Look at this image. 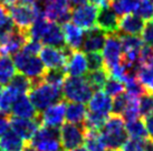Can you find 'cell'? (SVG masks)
I'll return each instance as SVG.
<instances>
[{"label": "cell", "mask_w": 153, "mask_h": 151, "mask_svg": "<svg viewBox=\"0 0 153 151\" xmlns=\"http://www.w3.org/2000/svg\"><path fill=\"white\" fill-rule=\"evenodd\" d=\"M28 40H30L28 34L15 28L10 34L0 38V57L17 54Z\"/></svg>", "instance_id": "7c38bea8"}, {"label": "cell", "mask_w": 153, "mask_h": 151, "mask_svg": "<svg viewBox=\"0 0 153 151\" xmlns=\"http://www.w3.org/2000/svg\"><path fill=\"white\" fill-rule=\"evenodd\" d=\"M144 27V20L136 15H125L121 18L119 23V32L123 34L137 36L142 32Z\"/></svg>", "instance_id": "7402d4cb"}, {"label": "cell", "mask_w": 153, "mask_h": 151, "mask_svg": "<svg viewBox=\"0 0 153 151\" xmlns=\"http://www.w3.org/2000/svg\"><path fill=\"white\" fill-rule=\"evenodd\" d=\"M19 96L16 91H13L10 87L2 89L0 93V111L7 114H10V109L13 106L15 99Z\"/></svg>", "instance_id": "1f68e13d"}, {"label": "cell", "mask_w": 153, "mask_h": 151, "mask_svg": "<svg viewBox=\"0 0 153 151\" xmlns=\"http://www.w3.org/2000/svg\"><path fill=\"white\" fill-rule=\"evenodd\" d=\"M124 87L126 89V93H128V96L134 97V98H140V97L146 91L144 89V87H143V86L141 84L140 81L137 80V78H134V79L125 81Z\"/></svg>", "instance_id": "60d3db41"}, {"label": "cell", "mask_w": 153, "mask_h": 151, "mask_svg": "<svg viewBox=\"0 0 153 151\" xmlns=\"http://www.w3.org/2000/svg\"><path fill=\"white\" fill-rule=\"evenodd\" d=\"M117 34H119L120 39H121L122 51L123 52L128 50H134V49H141L142 47L144 46V42L142 40V38H140L139 36L123 34H120V32H117Z\"/></svg>", "instance_id": "d6a6232c"}, {"label": "cell", "mask_w": 153, "mask_h": 151, "mask_svg": "<svg viewBox=\"0 0 153 151\" xmlns=\"http://www.w3.org/2000/svg\"><path fill=\"white\" fill-rule=\"evenodd\" d=\"M35 84L36 82L34 80L29 79L28 77H26L22 73H18V75L13 76V78L8 84V87H10L18 95H27V93H29Z\"/></svg>", "instance_id": "d4e9b609"}, {"label": "cell", "mask_w": 153, "mask_h": 151, "mask_svg": "<svg viewBox=\"0 0 153 151\" xmlns=\"http://www.w3.org/2000/svg\"><path fill=\"white\" fill-rule=\"evenodd\" d=\"M101 136L105 147L108 149L120 150L123 143L128 140V132L125 129V122L121 116L111 114L105 125L101 129Z\"/></svg>", "instance_id": "7a4b0ae2"}, {"label": "cell", "mask_w": 153, "mask_h": 151, "mask_svg": "<svg viewBox=\"0 0 153 151\" xmlns=\"http://www.w3.org/2000/svg\"><path fill=\"white\" fill-rule=\"evenodd\" d=\"M0 4H1V0H0Z\"/></svg>", "instance_id": "6125c7cd"}, {"label": "cell", "mask_w": 153, "mask_h": 151, "mask_svg": "<svg viewBox=\"0 0 153 151\" xmlns=\"http://www.w3.org/2000/svg\"><path fill=\"white\" fill-rule=\"evenodd\" d=\"M60 131V146L64 151H73L84 143L85 128L82 125L67 122L62 126Z\"/></svg>", "instance_id": "ba28073f"}, {"label": "cell", "mask_w": 153, "mask_h": 151, "mask_svg": "<svg viewBox=\"0 0 153 151\" xmlns=\"http://www.w3.org/2000/svg\"><path fill=\"white\" fill-rule=\"evenodd\" d=\"M22 151H38V150H36L34 147H31L29 143H26V146L24 147V149Z\"/></svg>", "instance_id": "f5cc1de1"}, {"label": "cell", "mask_w": 153, "mask_h": 151, "mask_svg": "<svg viewBox=\"0 0 153 151\" xmlns=\"http://www.w3.org/2000/svg\"><path fill=\"white\" fill-rule=\"evenodd\" d=\"M42 126L40 118L37 119H24V118H10V127L20 138L28 143L33 139L35 133Z\"/></svg>", "instance_id": "4fadbf2b"}, {"label": "cell", "mask_w": 153, "mask_h": 151, "mask_svg": "<svg viewBox=\"0 0 153 151\" xmlns=\"http://www.w3.org/2000/svg\"><path fill=\"white\" fill-rule=\"evenodd\" d=\"M119 16L114 12L110 4H107L98 8L96 26L106 34H115L119 32Z\"/></svg>", "instance_id": "5bb4252c"}, {"label": "cell", "mask_w": 153, "mask_h": 151, "mask_svg": "<svg viewBox=\"0 0 153 151\" xmlns=\"http://www.w3.org/2000/svg\"><path fill=\"white\" fill-rule=\"evenodd\" d=\"M125 129H126V132H128V136H131V138H136V139L149 138V134H148V130L145 128L144 121L142 119H140V118L126 122L125 123Z\"/></svg>", "instance_id": "f1b7e54d"}, {"label": "cell", "mask_w": 153, "mask_h": 151, "mask_svg": "<svg viewBox=\"0 0 153 151\" xmlns=\"http://www.w3.org/2000/svg\"><path fill=\"white\" fill-rule=\"evenodd\" d=\"M66 72L72 77H82L87 73L85 54L79 50L73 51L66 63Z\"/></svg>", "instance_id": "ffe728a7"}, {"label": "cell", "mask_w": 153, "mask_h": 151, "mask_svg": "<svg viewBox=\"0 0 153 151\" xmlns=\"http://www.w3.org/2000/svg\"><path fill=\"white\" fill-rule=\"evenodd\" d=\"M140 62L141 65L153 67V47L144 45L141 48Z\"/></svg>", "instance_id": "7bdbcfd3"}, {"label": "cell", "mask_w": 153, "mask_h": 151, "mask_svg": "<svg viewBox=\"0 0 153 151\" xmlns=\"http://www.w3.org/2000/svg\"><path fill=\"white\" fill-rule=\"evenodd\" d=\"M140 117L145 118L153 113V92L145 91L139 99Z\"/></svg>", "instance_id": "e575fe53"}, {"label": "cell", "mask_w": 153, "mask_h": 151, "mask_svg": "<svg viewBox=\"0 0 153 151\" xmlns=\"http://www.w3.org/2000/svg\"><path fill=\"white\" fill-rule=\"evenodd\" d=\"M112 110V98L102 91H95L88 100V111L108 117Z\"/></svg>", "instance_id": "44dd1931"}, {"label": "cell", "mask_w": 153, "mask_h": 151, "mask_svg": "<svg viewBox=\"0 0 153 151\" xmlns=\"http://www.w3.org/2000/svg\"><path fill=\"white\" fill-rule=\"evenodd\" d=\"M38 151H62L60 131L58 127L43 126L28 142Z\"/></svg>", "instance_id": "8992f818"}, {"label": "cell", "mask_w": 153, "mask_h": 151, "mask_svg": "<svg viewBox=\"0 0 153 151\" xmlns=\"http://www.w3.org/2000/svg\"><path fill=\"white\" fill-rule=\"evenodd\" d=\"M13 65L19 73L28 77L35 82L42 81L46 72V67L37 56H31L22 51H18L13 56Z\"/></svg>", "instance_id": "5b68a950"}, {"label": "cell", "mask_w": 153, "mask_h": 151, "mask_svg": "<svg viewBox=\"0 0 153 151\" xmlns=\"http://www.w3.org/2000/svg\"><path fill=\"white\" fill-rule=\"evenodd\" d=\"M85 57L87 69L89 71H95L104 68V58L101 52H87Z\"/></svg>", "instance_id": "f35d334b"}, {"label": "cell", "mask_w": 153, "mask_h": 151, "mask_svg": "<svg viewBox=\"0 0 153 151\" xmlns=\"http://www.w3.org/2000/svg\"><path fill=\"white\" fill-rule=\"evenodd\" d=\"M145 139L128 138V140L121 147V151H145Z\"/></svg>", "instance_id": "b9f144b4"}, {"label": "cell", "mask_w": 153, "mask_h": 151, "mask_svg": "<svg viewBox=\"0 0 153 151\" xmlns=\"http://www.w3.org/2000/svg\"><path fill=\"white\" fill-rule=\"evenodd\" d=\"M103 89H104V93L112 98V97H115L120 93L124 92L125 87L121 80L116 79L114 77H108Z\"/></svg>", "instance_id": "8d00e7d4"}, {"label": "cell", "mask_w": 153, "mask_h": 151, "mask_svg": "<svg viewBox=\"0 0 153 151\" xmlns=\"http://www.w3.org/2000/svg\"><path fill=\"white\" fill-rule=\"evenodd\" d=\"M107 151H121V150H115V149H108Z\"/></svg>", "instance_id": "9f6ffc18"}, {"label": "cell", "mask_w": 153, "mask_h": 151, "mask_svg": "<svg viewBox=\"0 0 153 151\" xmlns=\"http://www.w3.org/2000/svg\"><path fill=\"white\" fill-rule=\"evenodd\" d=\"M140 0H112L110 4L114 12L119 17H123L125 15L133 12Z\"/></svg>", "instance_id": "f546056e"}, {"label": "cell", "mask_w": 153, "mask_h": 151, "mask_svg": "<svg viewBox=\"0 0 153 151\" xmlns=\"http://www.w3.org/2000/svg\"><path fill=\"white\" fill-rule=\"evenodd\" d=\"M73 151H87V150H86L85 147H78V148H76V149H74Z\"/></svg>", "instance_id": "11a10c76"}, {"label": "cell", "mask_w": 153, "mask_h": 151, "mask_svg": "<svg viewBox=\"0 0 153 151\" xmlns=\"http://www.w3.org/2000/svg\"><path fill=\"white\" fill-rule=\"evenodd\" d=\"M26 142L13 130H7L0 136V148L4 151H22Z\"/></svg>", "instance_id": "603a6c76"}, {"label": "cell", "mask_w": 153, "mask_h": 151, "mask_svg": "<svg viewBox=\"0 0 153 151\" xmlns=\"http://www.w3.org/2000/svg\"><path fill=\"white\" fill-rule=\"evenodd\" d=\"M40 41L45 43V46L64 49L66 47V42H65L64 31H63L62 26L51 21V23L48 26L46 32L44 34L43 38L40 39Z\"/></svg>", "instance_id": "ac0fdd59"}, {"label": "cell", "mask_w": 153, "mask_h": 151, "mask_svg": "<svg viewBox=\"0 0 153 151\" xmlns=\"http://www.w3.org/2000/svg\"><path fill=\"white\" fill-rule=\"evenodd\" d=\"M134 15L139 16L143 20H149L153 18V4L150 0H140L134 10Z\"/></svg>", "instance_id": "ab89813d"}, {"label": "cell", "mask_w": 153, "mask_h": 151, "mask_svg": "<svg viewBox=\"0 0 153 151\" xmlns=\"http://www.w3.org/2000/svg\"><path fill=\"white\" fill-rule=\"evenodd\" d=\"M67 77V72L65 68H58V69H47L44 75L42 81L46 84L62 87L64 84L65 79Z\"/></svg>", "instance_id": "4dcf8cb0"}, {"label": "cell", "mask_w": 153, "mask_h": 151, "mask_svg": "<svg viewBox=\"0 0 153 151\" xmlns=\"http://www.w3.org/2000/svg\"><path fill=\"white\" fill-rule=\"evenodd\" d=\"M150 1H151V2H152V4H153V0H150Z\"/></svg>", "instance_id": "94428289"}, {"label": "cell", "mask_w": 153, "mask_h": 151, "mask_svg": "<svg viewBox=\"0 0 153 151\" xmlns=\"http://www.w3.org/2000/svg\"><path fill=\"white\" fill-rule=\"evenodd\" d=\"M86 113H87V110H86V107L84 106V103L71 102V103L66 105L65 118L71 123L81 125L82 122H84V120H85Z\"/></svg>", "instance_id": "cb8c5ba5"}, {"label": "cell", "mask_w": 153, "mask_h": 151, "mask_svg": "<svg viewBox=\"0 0 153 151\" xmlns=\"http://www.w3.org/2000/svg\"><path fill=\"white\" fill-rule=\"evenodd\" d=\"M73 50L67 46L64 49H58L55 47L45 46L42 48L39 52L40 60L43 61L45 67L48 69H58V68H66V63L72 55Z\"/></svg>", "instance_id": "9c48e42d"}, {"label": "cell", "mask_w": 153, "mask_h": 151, "mask_svg": "<svg viewBox=\"0 0 153 151\" xmlns=\"http://www.w3.org/2000/svg\"><path fill=\"white\" fill-rule=\"evenodd\" d=\"M106 1H107V2H111V1H112V0H106Z\"/></svg>", "instance_id": "680465c9"}, {"label": "cell", "mask_w": 153, "mask_h": 151, "mask_svg": "<svg viewBox=\"0 0 153 151\" xmlns=\"http://www.w3.org/2000/svg\"><path fill=\"white\" fill-rule=\"evenodd\" d=\"M137 80L146 91L153 92V67L141 65L137 72Z\"/></svg>", "instance_id": "836d02e7"}, {"label": "cell", "mask_w": 153, "mask_h": 151, "mask_svg": "<svg viewBox=\"0 0 153 151\" xmlns=\"http://www.w3.org/2000/svg\"><path fill=\"white\" fill-rule=\"evenodd\" d=\"M40 0H22L20 2H25V4H38Z\"/></svg>", "instance_id": "db71d44e"}, {"label": "cell", "mask_w": 153, "mask_h": 151, "mask_svg": "<svg viewBox=\"0 0 153 151\" xmlns=\"http://www.w3.org/2000/svg\"><path fill=\"white\" fill-rule=\"evenodd\" d=\"M106 34L97 27H94L86 30L84 34V40L82 45L83 52H101L103 50L105 41H106Z\"/></svg>", "instance_id": "9a60e30c"}, {"label": "cell", "mask_w": 153, "mask_h": 151, "mask_svg": "<svg viewBox=\"0 0 153 151\" xmlns=\"http://www.w3.org/2000/svg\"><path fill=\"white\" fill-rule=\"evenodd\" d=\"M88 2L89 4H94V6H96L97 8H101V7H103V6H105V4H108L106 0H88Z\"/></svg>", "instance_id": "681fc988"}, {"label": "cell", "mask_w": 153, "mask_h": 151, "mask_svg": "<svg viewBox=\"0 0 153 151\" xmlns=\"http://www.w3.org/2000/svg\"><path fill=\"white\" fill-rule=\"evenodd\" d=\"M62 92L65 100L71 102L85 103L88 102L93 96V89L85 78L82 77H66L64 84L62 86Z\"/></svg>", "instance_id": "277c9868"}, {"label": "cell", "mask_w": 153, "mask_h": 151, "mask_svg": "<svg viewBox=\"0 0 153 151\" xmlns=\"http://www.w3.org/2000/svg\"><path fill=\"white\" fill-rule=\"evenodd\" d=\"M1 91H2V87H1V84H0V93H1Z\"/></svg>", "instance_id": "6f0895ef"}, {"label": "cell", "mask_w": 153, "mask_h": 151, "mask_svg": "<svg viewBox=\"0 0 153 151\" xmlns=\"http://www.w3.org/2000/svg\"><path fill=\"white\" fill-rule=\"evenodd\" d=\"M102 55L104 58V68L106 69L107 72L121 63L123 51L119 34H115L107 36Z\"/></svg>", "instance_id": "8fae6325"}, {"label": "cell", "mask_w": 153, "mask_h": 151, "mask_svg": "<svg viewBox=\"0 0 153 151\" xmlns=\"http://www.w3.org/2000/svg\"><path fill=\"white\" fill-rule=\"evenodd\" d=\"M9 18H10V16H9L8 8L1 4H0V27L4 25V22L8 20Z\"/></svg>", "instance_id": "c3c4849f"}, {"label": "cell", "mask_w": 153, "mask_h": 151, "mask_svg": "<svg viewBox=\"0 0 153 151\" xmlns=\"http://www.w3.org/2000/svg\"><path fill=\"white\" fill-rule=\"evenodd\" d=\"M63 31H64V37L66 46L72 49L73 51L79 50L83 45V40H84V31L82 28L77 27L74 23L67 22L65 25L62 26Z\"/></svg>", "instance_id": "d6986e66"}, {"label": "cell", "mask_w": 153, "mask_h": 151, "mask_svg": "<svg viewBox=\"0 0 153 151\" xmlns=\"http://www.w3.org/2000/svg\"><path fill=\"white\" fill-rule=\"evenodd\" d=\"M29 100L39 113L63 100L62 88L57 86L38 81L29 91Z\"/></svg>", "instance_id": "6da1fadb"}, {"label": "cell", "mask_w": 153, "mask_h": 151, "mask_svg": "<svg viewBox=\"0 0 153 151\" xmlns=\"http://www.w3.org/2000/svg\"><path fill=\"white\" fill-rule=\"evenodd\" d=\"M143 119H144L143 121H144L145 128L148 130V134H149L150 138L153 139V113L148 116V117L143 118Z\"/></svg>", "instance_id": "7dc6e473"}, {"label": "cell", "mask_w": 153, "mask_h": 151, "mask_svg": "<svg viewBox=\"0 0 153 151\" xmlns=\"http://www.w3.org/2000/svg\"><path fill=\"white\" fill-rule=\"evenodd\" d=\"M10 113L15 117L24 118V119H37L40 114L35 109L27 95H19L15 99L10 109Z\"/></svg>", "instance_id": "e0dca14e"}, {"label": "cell", "mask_w": 153, "mask_h": 151, "mask_svg": "<svg viewBox=\"0 0 153 151\" xmlns=\"http://www.w3.org/2000/svg\"><path fill=\"white\" fill-rule=\"evenodd\" d=\"M108 72L106 71L105 68L100 69V70H95V71H89L88 73L85 75V79L87 80V82L89 86L92 87L93 90L95 91H101L104 88V84L106 82V80L108 79Z\"/></svg>", "instance_id": "83f0119b"}, {"label": "cell", "mask_w": 153, "mask_h": 151, "mask_svg": "<svg viewBox=\"0 0 153 151\" xmlns=\"http://www.w3.org/2000/svg\"><path fill=\"white\" fill-rule=\"evenodd\" d=\"M142 40L146 46L153 47V21H148L144 23L142 30Z\"/></svg>", "instance_id": "f6af8a7d"}, {"label": "cell", "mask_w": 153, "mask_h": 151, "mask_svg": "<svg viewBox=\"0 0 153 151\" xmlns=\"http://www.w3.org/2000/svg\"><path fill=\"white\" fill-rule=\"evenodd\" d=\"M16 75V68L9 56L0 57V84H8Z\"/></svg>", "instance_id": "484cf974"}, {"label": "cell", "mask_w": 153, "mask_h": 151, "mask_svg": "<svg viewBox=\"0 0 153 151\" xmlns=\"http://www.w3.org/2000/svg\"><path fill=\"white\" fill-rule=\"evenodd\" d=\"M42 10L48 20L60 26L72 19V6L67 0H44Z\"/></svg>", "instance_id": "52a82bcc"}, {"label": "cell", "mask_w": 153, "mask_h": 151, "mask_svg": "<svg viewBox=\"0 0 153 151\" xmlns=\"http://www.w3.org/2000/svg\"><path fill=\"white\" fill-rule=\"evenodd\" d=\"M42 43L40 41H36V40H28L26 42L24 47H22V51L25 52V54H28V55L31 56H37L42 50Z\"/></svg>", "instance_id": "ee69618b"}, {"label": "cell", "mask_w": 153, "mask_h": 151, "mask_svg": "<svg viewBox=\"0 0 153 151\" xmlns=\"http://www.w3.org/2000/svg\"><path fill=\"white\" fill-rule=\"evenodd\" d=\"M130 101V96L126 92H122L114 97V100H112V114L115 116H122L124 110L126 109Z\"/></svg>", "instance_id": "d590c367"}, {"label": "cell", "mask_w": 153, "mask_h": 151, "mask_svg": "<svg viewBox=\"0 0 153 151\" xmlns=\"http://www.w3.org/2000/svg\"><path fill=\"white\" fill-rule=\"evenodd\" d=\"M123 118L124 122L132 121L135 120L137 118H140V112H139V99L134 97L130 96V101L126 107V109L124 110L123 114L121 116Z\"/></svg>", "instance_id": "74e56055"}, {"label": "cell", "mask_w": 153, "mask_h": 151, "mask_svg": "<svg viewBox=\"0 0 153 151\" xmlns=\"http://www.w3.org/2000/svg\"><path fill=\"white\" fill-rule=\"evenodd\" d=\"M84 143L87 151H105L106 147L104 144L101 132L96 130H86Z\"/></svg>", "instance_id": "4316f807"}, {"label": "cell", "mask_w": 153, "mask_h": 151, "mask_svg": "<svg viewBox=\"0 0 153 151\" xmlns=\"http://www.w3.org/2000/svg\"><path fill=\"white\" fill-rule=\"evenodd\" d=\"M0 151H4V150H2V149H1V148H0Z\"/></svg>", "instance_id": "91938a15"}, {"label": "cell", "mask_w": 153, "mask_h": 151, "mask_svg": "<svg viewBox=\"0 0 153 151\" xmlns=\"http://www.w3.org/2000/svg\"><path fill=\"white\" fill-rule=\"evenodd\" d=\"M71 6H78V4H85L87 0H67Z\"/></svg>", "instance_id": "816d5d0a"}, {"label": "cell", "mask_w": 153, "mask_h": 151, "mask_svg": "<svg viewBox=\"0 0 153 151\" xmlns=\"http://www.w3.org/2000/svg\"><path fill=\"white\" fill-rule=\"evenodd\" d=\"M66 101L62 100L40 112L39 118L42 125L47 127H59L63 125L66 113Z\"/></svg>", "instance_id": "2e32d148"}, {"label": "cell", "mask_w": 153, "mask_h": 151, "mask_svg": "<svg viewBox=\"0 0 153 151\" xmlns=\"http://www.w3.org/2000/svg\"><path fill=\"white\" fill-rule=\"evenodd\" d=\"M22 0H1V2L4 4V6H6L7 8H9V7H11V6H13V4H19Z\"/></svg>", "instance_id": "f907efd6"}, {"label": "cell", "mask_w": 153, "mask_h": 151, "mask_svg": "<svg viewBox=\"0 0 153 151\" xmlns=\"http://www.w3.org/2000/svg\"><path fill=\"white\" fill-rule=\"evenodd\" d=\"M10 127V117L9 114L0 111V136L4 134L6 131L8 130Z\"/></svg>", "instance_id": "bcb514c9"}, {"label": "cell", "mask_w": 153, "mask_h": 151, "mask_svg": "<svg viewBox=\"0 0 153 151\" xmlns=\"http://www.w3.org/2000/svg\"><path fill=\"white\" fill-rule=\"evenodd\" d=\"M98 8L94 4L85 2V4L75 6L72 9V19L74 25L82 29L88 30L96 26V17H97Z\"/></svg>", "instance_id": "30bf717a"}, {"label": "cell", "mask_w": 153, "mask_h": 151, "mask_svg": "<svg viewBox=\"0 0 153 151\" xmlns=\"http://www.w3.org/2000/svg\"><path fill=\"white\" fill-rule=\"evenodd\" d=\"M8 11L15 27L26 34H28L34 21L43 13V10L38 4L25 2H19L9 7Z\"/></svg>", "instance_id": "3957f363"}]
</instances>
